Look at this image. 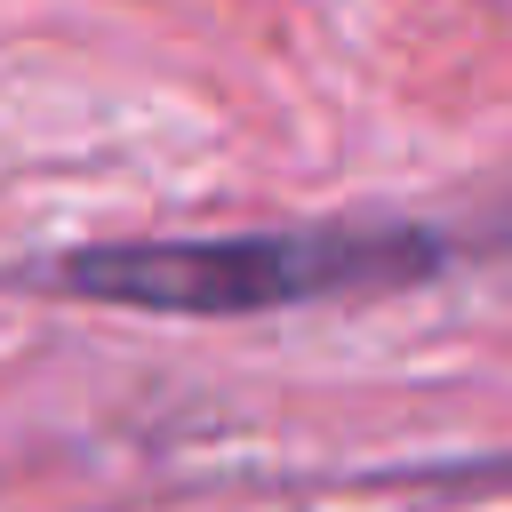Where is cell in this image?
<instances>
[{
    "label": "cell",
    "instance_id": "obj_1",
    "mask_svg": "<svg viewBox=\"0 0 512 512\" xmlns=\"http://www.w3.org/2000/svg\"><path fill=\"white\" fill-rule=\"evenodd\" d=\"M416 272H432V240H416V232L312 224V232L80 248L48 280L64 296H96V304H128V312L232 320V312H280V304H312V296H344V288H392Z\"/></svg>",
    "mask_w": 512,
    "mask_h": 512
}]
</instances>
